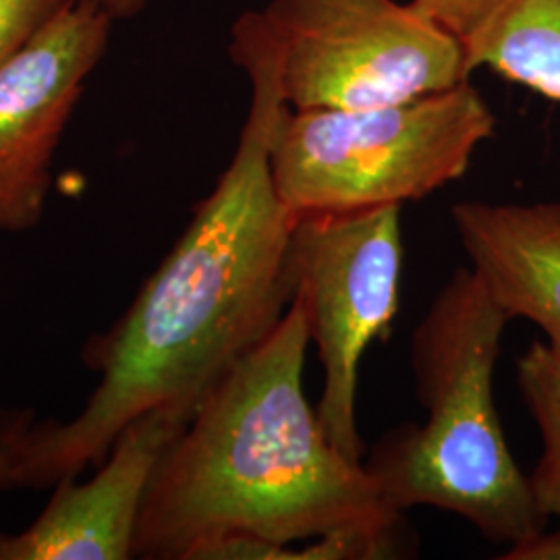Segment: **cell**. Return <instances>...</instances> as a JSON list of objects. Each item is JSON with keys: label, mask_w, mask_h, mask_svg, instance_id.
<instances>
[{"label": "cell", "mask_w": 560, "mask_h": 560, "mask_svg": "<svg viewBox=\"0 0 560 560\" xmlns=\"http://www.w3.org/2000/svg\"><path fill=\"white\" fill-rule=\"evenodd\" d=\"M229 55L252 83L233 161L127 312L85 345L83 361L101 381L81 413L67 423L30 413L11 488L78 478L154 409L191 418L201 397L287 314L295 219L277 194L270 150L289 104L261 11L235 21Z\"/></svg>", "instance_id": "cell-1"}, {"label": "cell", "mask_w": 560, "mask_h": 560, "mask_svg": "<svg viewBox=\"0 0 560 560\" xmlns=\"http://www.w3.org/2000/svg\"><path fill=\"white\" fill-rule=\"evenodd\" d=\"M305 312L275 330L201 397L143 499L133 559L189 560L226 536L295 544L340 527H395L361 460L326 436L303 393Z\"/></svg>", "instance_id": "cell-2"}, {"label": "cell", "mask_w": 560, "mask_h": 560, "mask_svg": "<svg viewBox=\"0 0 560 560\" xmlns=\"http://www.w3.org/2000/svg\"><path fill=\"white\" fill-rule=\"evenodd\" d=\"M509 322L476 272L457 268L411 337L425 421L384 434L363 467L393 511L436 506L511 546L540 534L548 517L511 455L492 397Z\"/></svg>", "instance_id": "cell-3"}, {"label": "cell", "mask_w": 560, "mask_h": 560, "mask_svg": "<svg viewBox=\"0 0 560 560\" xmlns=\"http://www.w3.org/2000/svg\"><path fill=\"white\" fill-rule=\"evenodd\" d=\"M494 127L469 81L370 108L287 106L272 138V179L293 219L402 206L460 179Z\"/></svg>", "instance_id": "cell-4"}, {"label": "cell", "mask_w": 560, "mask_h": 560, "mask_svg": "<svg viewBox=\"0 0 560 560\" xmlns=\"http://www.w3.org/2000/svg\"><path fill=\"white\" fill-rule=\"evenodd\" d=\"M289 108H370L469 81L465 42L397 0H270Z\"/></svg>", "instance_id": "cell-5"}, {"label": "cell", "mask_w": 560, "mask_h": 560, "mask_svg": "<svg viewBox=\"0 0 560 560\" xmlns=\"http://www.w3.org/2000/svg\"><path fill=\"white\" fill-rule=\"evenodd\" d=\"M289 256L293 301L305 312L324 370L316 413L340 453L361 460L360 361L399 312L400 206L300 217Z\"/></svg>", "instance_id": "cell-6"}, {"label": "cell", "mask_w": 560, "mask_h": 560, "mask_svg": "<svg viewBox=\"0 0 560 560\" xmlns=\"http://www.w3.org/2000/svg\"><path fill=\"white\" fill-rule=\"evenodd\" d=\"M113 23L94 0H69L0 65V233L42 221L57 148Z\"/></svg>", "instance_id": "cell-7"}, {"label": "cell", "mask_w": 560, "mask_h": 560, "mask_svg": "<svg viewBox=\"0 0 560 560\" xmlns=\"http://www.w3.org/2000/svg\"><path fill=\"white\" fill-rule=\"evenodd\" d=\"M189 421L154 409L131 421L88 481H57L40 517L20 534L0 532V560H127L143 499L164 453Z\"/></svg>", "instance_id": "cell-8"}, {"label": "cell", "mask_w": 560, "mask_h": 560, "mask_svg": "<svg viewBox=\"0 0 560 560\" xmlns=\"http://www.w3.org/2000/svg\"><path fill=\"white\" fill-rule=\"evenodd\" d=\"M451 219L490 298L560 353V201H459Z\"/></svg>", "instance_id": "cell-9"}, {"label": "cell", "mask_w": 560, "mask_h": 560, "mask_svg": "<svg viewBox=\"0 0 560 560\" xmlns=\"http://www.w3.org/2000/svg\"><path fill=\"white\" fill-rule=\"evenodd\" d=\"M465 48L471 73L490 69L560 102V0H504Z\"/></svg>", "instance_id": "cell-10"}, {"label": "cell", "mask_w": 560, "mask_h": 560, "mask_svg": "<svg viewBox=\"0 0 560 560\" xmlns=\"http://www.w3.org/2000/svg\"><path fill=\"white\" fill-rule=\"evenodd\" d=\"M517 386L541 434L529 486L541 513L560 520V353L534 340L517 360Z\"/></svg>", "instance_id": "cell-11"}, {"label": "cell", "mask_w": 560, "mask_h": 560, "mask_svg": "<svg viewBox=\"0 0 560 560\" xmlns=\"http://www.w3.org/2000/svg\"><path fill=\"white\" fill-rule=\"evenodd\" d=\"M69 0H0V65L38 36Z\"/></svg>", "instance_id": "cell-12"}, {"label": "cell", "mask_w": 560, "mask_h": 560, "mask_svg": "<svg viewBox=\"0 0 560 560\" xmlns=\"http://www.w3.org/2000/svg\"><path fill=\"white\" fill-rule=\"evenodd\" d=\"M409 4L467 44L497 15L504 0H411Z\"/></svg>", "instance_id": "cell-13"}, {"label": "cell", "mask_w": 560, "mask_h": 560, "mask_svg": "<svg viewBox=\"0 0 560 560\" xmlns=\"http://www.w3.org/2000/svg\"><path fill=\"white\" fill-rule=\"evenodd\" d=\"M27 411L0 416V490H9L20 457L21 430Z\"/></svg>", "instance_id": "cell-14"}, {"label": "cell", "mask_w": 560, "mask_h": 560, "mask_svg": "<svg viewBox=\"0 0 560 560\" xmlns=\"http://www.w3.org/2000/svg\"><path fill=\"white\" fill-rule=\"evenodd\" d=\"M502 560H560V527L555 532H544L515 541L502 555Z\"/></svg>", "instance_id": "cell-15"}, {"label": "cell", "mask_w": 560, "mask_h": 560, "mask_svg": "<svg viewBox=\"0 0 560 560\" xmlns=\"http://www.w3.org/2000/svg\"><path fill=\"white\" fill-rule=\"evenodd\" d=\"M104 13L110 15V20H133L138 18L148 0H94Z\"/></svg>", "instance_id": "cell-16"}]
</instances>
